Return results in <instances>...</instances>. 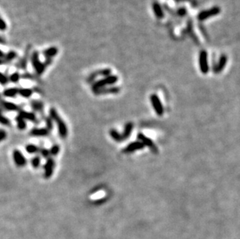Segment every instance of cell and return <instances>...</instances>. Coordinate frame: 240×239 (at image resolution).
Segmentation results:
<instances>
[{
  "label": "cell",
  "instance_id": "ba28073f",
  "mask_svg": "<svg viewBox=\"0 0 240 239\" xmlns=\"http://www.w3.org/2000/svg\"><path fill=\"white\" fill-rule=\"evenodd\" d=\"M139 140H142V144H143L144 145L148 146L149 148H151V150L152 151V152H154V153H158V148H157L156 146L155 145V144H154V143L152 142V140L148 138V137H145L144 134H139Z\"/></svg>",
  "mask_w": 240,
  "mask_h": 239
},
{
  "label": "cell",
  "instance_id": "74e56055",
  "mask_svg": "<svg viewBox=\"0 0 240 239\" xmlns=\"http://www.w3.org/2000/svg\"><path fill=\"white\" fill-rule=\"evenodd\" d=\"M0 100H1V95H0Z\"/></svg>",
  "mask_w": 240,
  "mask_h": 239
},
{
  "label": "cell",
  "instance_id": "9c48e42d",
  "mask_svg": "<svg viewBox=\"0 0 240 239\" xmlns=\"http://www.w3.org/2000/svg\"><path fill=\"white\" fill-rule=\"evenodd\" d=\"M30 49H31V47H30V45H28L27 50H26L25 55L22 58L21 60H20V62L17 64V65H16L17 68L21 69H26V68H27V63H28V60L29 58H30Z\"/></svg>",
  "mask_w": 240,
  "mask_h": 239
},
{
  "label": "cell",
  "instance_id": "52a82bcc",
  "mask_svg": "<svg viewBox=\"0 0 240 239\" xmlns=\"http://www.w3.org/2000/svg\"><path fill=\"white\" fill-rule=\"evenodd\" d=\"M200 68L203 73H207L208 72V55L207 52L202 50L200 54Z\"/></svg>",
  "mask_w": 240,
  "mask_h": 239
},
{
  "label": "cell",
  "instance_id": "277c9868",
  "mask_svg": "<svg viewBox=\"0 0 240 239\" xmlns=\"http://www.w3.org/2000/svg\"><path fill=\"white\" fill-rule=\"evenodd\" d=\"M13 162L15 163L16 166L19 168L24 167L27 163V161L26 159L25 156L18 149H15L13 151Z\"/></svg>",
  "mask_w": 240,
  "mask_h": 239
},
{
  "label": "cell",
  "instance_id": "1f68e13d",
  "mask_svg": "<svg viewBox=\"0 0 240 239\" xmlns=\"http://www.w3.org/2000/svg\"><path fill=\"white\" fill-rule=\"evenodd\" d=\"M9 82V79L5 74L0 72V84L2 85H7Z\"/></svg>",
  "mask_w": 240,
  "mask_h": 239
},
{
  "label": "cell",
  "instance_id": "30bf717a",
  "mask_svg": "<svg viewBox=\"0 0 240 239\" xmlns=\"http://www.w3.org/2000/svg\"><path fill=\"white\" fill-rule=\"evenodd\" d=\"M219 13H220V9L219 7H215V8L211 9V10H206V11L200 13L198 16V19L200 20H205V19L209 18V17H212V16L217 15Z\"/></svg>",
  "mask_w": 240,
  "mask_h": 239
},
{
  "label": "cell",
  "instance_id": "ac0fdd59",
  "mask_svg": "<svg viewBox=\"0 0 240 239\" xmlns=\"http://www.w3.org/2000/svg\"><path fill=\"white\" fill-rule=\"evenodd\" d=\"M30 106H31L33 110L36 111V112L41 113L44 110V104L41 101L33 99L30 102Z\"/></svg>",
  "mask_w": 240,
  "mask_h": 239
},
{
  "label": "cell",
  "instance_id": "44dd1931",
  "mask_svg": "<svg viewBox=\"0 0 240 239\" xmlns=\"http://www.w3.org/2000/svg\"><path fill=\"white\" fill-rule=\"evenodd\" d=\"M17 57V54L16 53L14 50H10V51H9L8 53L6 54L5 56H4V58L2 59H3L5 64H7L13 62V61Z\"/></svg>",
  "mask_w": 240,
  "mask_h": 239
},
{
  "label": "cell",
  "instance_id": "836d02e7",
  "mask_svg": "<svg viewBox=\"0 0 240 239\" xmlns=\"http://www.w3.org/2000/svg\"><path fill=\"white\" fill-rule=\"evenodd\" d=\"M7 28V24L6 23L5 20L3 19H2L0 17V30L1 31H4V30H6Z\"/></svg>",
  "mask_w": 240,
  "mask_h": 239
},
{
  "label": "cell",
  "instance_id": "4316f807",
  "mask_svg": "<svg viewBox=\"0 0 240 239\" xmlns=\"http://www.w3.org/2000/svg\"><path fill=\"white\" fill-rule=\"evenodd\" d=\"M60 146L59 144H53L51 146V148H50L49 151H50V155L51 156H56L59 154V152H60Z\"/></svg>",
  "mask_w": 240,
  "mask_h": 239
},
{
  "label": "cell",
  "instance_id": "4dcf8cb0",
  "mask_svg": "<svg viewBox=\"0 0 240 239\" xmlns=\"http://www.w3.org/2000/svg\"><path fill=\"white\" fill-rule=\"evenodd\" d=\"M39 152H40V155L42 156L43 158H44V159H49V158L51 157V155H50V151H49L48 149L47 148H41L40 149V151H39Z\"/></svg>",
  "mask_w": 240,
  "mask_h": 239
},
{
  "label": "cell",
  "instance_id": "5bb4252c",
  "mask_svg": "<svg viewBox=\"0 0 240 239\" xmlns=\"http://www.w3.org/2000/svg\"><path fill=\"white\" fill-rule=\"evenodd\" d=\"M1 106L2 108L5 109L7 111H20V107L17 106V104L13 103L8 102V101H1Z\"/></svg>",
  "mask_w": 240,
  "mask_h": 239
},
{
  "label": "cell",
  "instance_id": "5b68a950",
  "mask_svg": "<svg viewBox=\"0 0 240 239\" xmlns=\"http://www.w3.org/2000/svg\"><path fill=\"white\" fill-rule=\"evenodd\" d=\"M55 169V161L51 157L47 159L44 166V176L46 179H50L54 173Z\"/></svg>",
  "mask_w": 240,
  "mask_h": 239
},
{
  "label": "cell",
  "instance_id": "8d00e7d4",
  "mask_svg": "<svg viewBox=\"0 0 240 239\" xmlns=\"http://www.w3.org/2000/svg\"><path fill=\"white\" fill-rule=\"evenodd\" d=\"M4 64H5V62H4L3 59L0 58V65H4Z\"/></svg>",
  "mask_w": 240,
  "mask_h": 239
},
{
  "label": "cell",
  "instance_id": "8fae6325",
  "mask_svg": "<svg viewBox=\"0 0 240 239\" xmlns=\"http://www.w3.org/2000/svg\"><path fill=\"white\" fill-rule=\"evenodd\" d=\"M18 115L20 116L25 121H29L30 122L36 123L37 121L36 115L32 112H28V111L26 110H20Z\"/></svg>",
  "mask_w": 240,
  "mask_h": 239
},
{
  "label": "cell",
  "instance_id": "603a6c76",
  "mask_svg": "<svg viewBox=\"0 0 240 239\" xmlns=\"http://www.w3.org/2000/svg\"><path fill=\"white\" fill-rule=\"evenodd\" d=\"M16 121H17V128L20 130H24L27 128V123H26V121L22 118L20 116L18 115L16 117Z\"/></svg>",
  "mask_w": 240,
  "mask_h": 239
},
{
  "label": "cell",
  "instance_id": "6da1fadb",
  "mask_svg": "<svg viewBox=\"0 0 240 239\" xmlns=\"http://www.w3.org/2000/svg\"><path fill=\"white\" fill-rule=\"evenodd\" d=\"M49 117L52 119V121L56 123L58 132H59L60 137H62V139L66 138L68 134V127L65 121H63V119L59 116V113L55 107H51L49 110Z\"/></svg>",
  "mask_w": 240,
  "mask_h": 239
},
{
  "label": "cell",
  "instance_id": "3957f363",
  "mask_svg": "<svg viewBox=\"0 0 240 239\" xmlns=\"http://www.w3.org/2000/svg\"><path fill=\"white\" fill-rule=\"evenodd\" d=\"M30 60H31L33 68L35 70L36 73L38 75H41L44 72L46 67H45L44 62H41L39 58V53L38 51H33L30 56Z\"/></svg>",
  "mask_w": 240,
  "mask_h": 239
},
{
  "label": "cell",
  "instance_id": "7c38bea8",
  "mask_svg": "<svg viewBox=\"0 0 240 239\" xmlns=\"http://www.w3.org/2000/svg\"><path fill=\"white\" fill-rule=\"evenodd\" d=\"M58 53H59V49L56 47H48L43 51V54L45 57V59H53V58L55 57Z\"/></svg>",
  "mask_w": 240,
  "mask_h": 239
},
{
  "label": "cell",
  "instance_id": "9a60e30c",
  "mask_svg": "<svg viewBox=\"0 0 240 239\" xmlns=\"http://www.w3.org/2000/svg\"><path fill=\"white\" fill-rule=\"evenodd\" d=\"M144 144L142 142H134L129 144L126 148L124 150V153H130V152H133L134 151L139 150V149H142L144 148Z\"/></svg>",
  "mask_w": 240,
  "mask_h": 239
},
{
  "label": "cell",
  "instance_id": "83f0119b",
  "mask_svg": "<svg viewBox=\"0 0 240 239\" xmlns=\"http://www.w3.org/2000/svg\"><path fill=\"white\" fill-rule=\"evenodd\" d=\"M20 79H21V75L17 72L10 75V78H9V81H10L11 82H13V83H17V82L20 81Z\"/></svg>",
  "mask_w": 240,
  "mask_h": 239
},
{
  "label": "cell",
  "instance_id": "484cf974",
  "mask_svg": "<svg viewBox=\"0 0 240 239\" xmlns=\"http://www.w3.org/2000/svg\"><path fill=\"white\" fill-rule=\"evenodd\" d=\"M110 134L112 137V138H113L114 140H116V141H121V140H123L122 135L119 134L117 130L112 129V130H110Z\"/></svg>",
  "mask_w": 240,
  "mask_h": 239
},
{
  "label": "cell",
  "instance_id": "7a4b0ae2",
  "mask_svg": "<svg viewBox=\"0 0 240 239\" xmlns=\"http://www.w3.org/2000/svg\"><path fill=\"white\" fill-rule=\"evenodd\" d=\"M118 80V78L116 75H111L110 76H107V77L104 78V79H101V80L98 81V82H96L95 83L93 84L92 85V90L93 92H96L97 90L101 89H104L106 86L110 85H113V84L115 83L116 82H117Z\"/></svg>",
  "mask_w": 240,
  "mask_h": 239
},
{
  "label": "cell",
  "instance_id": "cb8c5ba5",
  "mask_svg": "<svg viewBox=\"0 0 240 239\" xmlns=\"http://www.w3.org/2000/svg\"><path fill=\"white\" fill-rule=\"evenodd\" d=\"M132 128H133V124H132L131 123H129V124H128L127 125H126V127H125L124 128V131L123 134H121L122 137H123V140H125V139H127L128 137L130 136Z\"/></svg>",
  "mask_w": 240,
  "mask_h": 239
},
{
  "label": "cell",
  "instance_id": "f546056e",
  "mask_svg": "<svg viewBox=\"0 0 240 239\" xmlns=\"http://www.w3.org/2000/svg\"><path fill=\"white\" fill-rule=\"evenodd\" d=\"M53 122L52 119L50 117H48L45 118V124H46V128L51 131L53 130Z\"/></svg>",
  "mask_w": 240,
  "mask_h": 239
},
{
  "label": "cell",
  "instance_id": "f1b7e54d",
  "mask_svg": "<svg viewBox=\"0 0 240 239\" xmlns=\"http://www.w3.org/2000/svg\"><path fill=\"white\" fill-rule=\"evenodd\" d=\"M0 124L4 126H10V121L7 117L2 115V110L0 109Z\"/></svg>",
  "mask_w": 240,
  "mask_h": 239
},
{
  "label": "cell",
  "instance_id": "ffe728a7",
  "mask_svg": "<svg viewBox=\"0 0 240 239\" xmlns=\"http://www.w3.org/2000/svg\"><path fill=\"white\" fill-rule=\"evenodd\" d=\"M227 62V58L225 55H222L220 58V60H219V64L217 65V66L215 69V72L216 73H219L220 72H222V69H224V67L225 66V64Z\"/></svg>",
  "mask_w": 240,
  "mask_h": 239
},
{
  "label": "cell",
  "instance_id": "8992f818",
  "mask_svg": "<svg viewBox=\"0 0 240 239\" xmlns=\"http://www.w3.org/2000/svg\"><path fill=\"white\" fill-rule=\"evenodd\" d=\"M151 102H152V106H153L158 116H162L163 114V107H162L160 99H158V97L155 94H152L151 95Z\"/></svg>",
  "mask_w": 240,
  "mask_h": 239
},
{
  "label": "cell",
  "instance_id": "4fadbf2b",
  "mask_svg": "<svg viewBox=\"0 0 240 239\" xmlns=\"http://www.w3.org/2000/svg\"><path fill=\"white\" fill-rule=\"evenodd\" d=\"M49 131L47 128H33L30 131V135L34 137H46L49 134Z\"/></svg>",
  "mask_w": 240,
  "mask_h": 239
},
{
  "label": "cell",
  "instance_id": "2e32d148",
  "mask_svg": "<svg viewBox=\"0 0 240 239\" xmlns=\"http://www.w3.org/2000/svg\"><path fill=\"white\" fill-rule=\"evenodd\" d=\"M19 92V89L18 88H8V89H5L2 92V95L3 96L7 97V98H14L16 95H17Z\"/></svg>",
  "mask_w": 240,
  "mask_h": 239
},
{
  "label": "cell",
  "instance_id": "7402d4cb",
  "mask_svg": "<svg viewBox=\"0 0 240 239\" xmlns=\"http://www.w3.org/2000/svg\"><path fill=\"white\" fill-rule=\"evenodd\" d=\"M25 150L28 154L33 155V154H37V153H38L39 151H40V148H39L37 145H35V144H28L26 145Z\"/></svg>",
  "mask_w": 240,
  "mask_h": 239
},
{
  "label": "cell",
  "instance_id": "d6986e66",
  "mask_svg": "<svg viewBox=\"0 0 240 239\" xmlns=\"http://www.w3.org/2000/svg\"><path fill=\"white\" fill-rule=\"evenodd\" d=\"M33 90L32 89H28V88H21V89H19V92L18 94L22 96L23 98H26V99H28L33 94Z\"/></svg>",
  "mask_w": 240,
  "mask_h": 239
},
{
  "label": "cell",
  "instance_id": "d4e9b609",
  "mask_svg": "<svg viewBox=\"0 0 240 239\" xmlns=\"http://www.w3.org/2000/svg\"><path fill=\"white\" fill-rule=\"evenodd\" d=\"M40 162H41V159H40V155H36L33 157L31 159V166L33 169H38L40 166Z\"/></svg>",
  "mask_w": 240,
  "mask_h": 239
},
{
  "label": "cell",
  "instance_id": "d590c367",
  "mask_svg": "<svg viewBox=\"0 0 240 239\" xmlns=\"http://www.w3.org/2000/svg\"><path fill=\"white\" fill-rule=\"evenodd\" d=\"M4 56H5V54H4V53L2 52V50H0V58H3Z\"/></svg>",
  "mask_w": 240,
  "mask_h": 239
},
{
  "label": "cell",
  "instance_id": "e0dca14e",
  "mask_svg": "<svg viewBox=\"0 0 240 239\" xmlns=\"http://www.w3.org/2000/svg\"><path fill=\"white\" fill-rule=\"evenodd\" d=\"M120 91L118 87H111V88H104V89H99L97 92H94L97 95H101V94H107V93H117Z\"/></svg>",
  "mask_w": 240,
  "mask_h": 239
},
{
  "label": "cell",
  "instance_id": "e575fe53",
  "mask_svg": "<svg viewBox=\"0 0 240 239\" xmlns=\"http://www.w3.org/2000/svg\"><path fill=\"white\" fill-rule=\"evenodd\" d=\"M6 136L7 134L5 130H0V142H2V140H5V139L6 138Z\"/></svg>",
  "mask_w": 240,
  "mask_h": 239
},
{
  "label": "cell",
  "instance_id": "d6a6232c",
  "mask_svg": "<svg viewBox=\"0 0 240 239\" xmlns=\"http://www.w3.org/2000/svg\"><path fill=\"white\" fill-rule=\"evenodd\" d=\"M154 11H155V14L158 17H163V13H162L161 8H159V6L158 4H155L154 6Z\"/></svg>",
  "mask_w": 240,
  "mask_h": 239
}]
</instances>
